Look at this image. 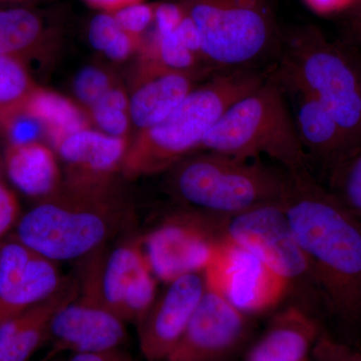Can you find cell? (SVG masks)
<instances>
[{"instance_id": "obj_2", "label": "cell", "mask_w": 361, "mask_h": 361, "mask_svg": "<svg viewBox=\"0 0 361 361\" xmlns=\"http://www.w3.org/2000/svg\"><path fill=\"white\" fill-rule=\"evenodd\" d=\"M135 208L115 178L63 176L61 187L18 221L16 238L56 262L78 261L135 224Z\"/></svg>"}, {"instance_id": "obj_36", "label": "cell", "mask_w": 361, "mask_h": 361, "mask_svg": "<svg viewBox=\"0 0 361 361\" xmlns=\"http://www.w3.org/2000/svg\"><path fill=\"white\" fill-rule=\"evenodd\" d=\"M68 361H133L132 356L122 348L103 353H78L73 355Z\"/></svg>"}, {"instance_id": "obj_12", "label": "cell", "mask_w": 361, "mask_h": 361, "mask_svg": "<svg viewBox=\"0 0 361 361\" xmlns=\"http://www.w3.org/2000/svg\"><path fill=\"white\" fill-rule=\"evenodd\" d=\"M204 271L209 287L253 317L272 310L287 297L286 287L279 278L254 254L227 238Z\"/></svg>"}, {"instance_id": "obj_29", "label": "cell", "mask_w": 361, "mask_h": 361, "mask_svg": "<svg viewBox=\"0 0 361 361\" xmlns=\"http://www.w3.org/2000/svg\"><path fill=\"white\" fill-rule=\"evenodd\" d=\"M310 361H361V350L323 329Z\"/></svg>"}, {"instance_id": "obj_39", "label": "cell", "mask_w": 361, "mask_h": 361, "mask_svg": "<svg viewBox=\"0 0 361 361\" xmlns=\"http://www.w3.org/2000/svg\"><path fill=\"white\" fill-rule=\"evenodd\" d=\"M39 0H0V8L8 7H30Z\"/></svg>"}, {"instance_id": "obj_23", "label": "cell", "mask_w": 361, "mask_h": 361, "mask_svg": "<svg viewBox=\"0 0 361 361\" xmlns=\"http://www.w3.org/2000/svg\"><path fill=\"white\" fill-rule=\"evenodd\" d=\"M25 111L42 123L54 149L68 135L90 128L89 116L80 104L44 87H35Z\"/></svg>"}, {"instance_id": "obj_14", "label": "cell", "mask_w": 361, "mask_h": 361, "mask_svg": "<svg viewBox=\"0 0 361 361\" xmlns=\"http://www.w3.org/2000/svg\"><path fill=\"white\" fill-rule=\"evenodd\" d=\"M66 276L58 262L21 243L2 242L0 248V324L58 290Z\"/></svg>"}, {"instance_id": "obj_43", "label": "cell", "mask_w": 361, "mask_h": 361, "mask_svg": "<svg viewBox=\"0 0 361 361\" xmlns=\"http://www.w3.org/2000/svg\"><path fill=\"white\" fill-rule=\"evenodd\" d=\"M357 39H360V42H361V28H360V30H358Z\"/></svg>"}, {"instance_id": "obj_44", "label": "cell", "mask_w": 361, "mask_h": 361, "mask_svg": "<svg viewBox=\"0 0 361 361\" xmlns=\"http://www.w3.org/2000/svg\"><path fill=\"white\" fill-rule=\"evenodd\" d=\"M0 173H1V165H0Z\"/></svg>"}, {"instance_id": "obj_6", "label": "cell", "mask_w": 361, "mask_h": 361, "mask_svg": "<svg viewBox=\"0 0 361 361\" xmlns=\"http://www.w3.org/2000/svg\"><path fill=\"white\" fill-rule=\"evenodd\" d=\"M200 33L207 66L216 73L263 70L276 63L283 37L274 0H178Z\"/></svg>"}, {"instance_id": "obj_5", "label": "cell", "mask_w": 361, "mask_h": 361, "mask_svg": "<svg viewBox=\"0 0 361 361\" xmlns=\"http://www.w3.org/2000/svg\"><path fill=\"white\" fill-rule=\"evenodd\" d=\"M273 73L310 92L338 123L353 149H361V68L355 52L304 27L283 37Z\"/></svg>"}, {"instance_id": "obj_16", "label": "cell", "mask_w": 361, "mask_h": 361, "mask_svg": "<svg viewBox=\"0 0 361 361\" xmlns=\"http://www.w3.org/2000/svg\"><path fill=\"white\" fill-rule=\"evenodd\" d=\"M210 77L171 70L152 59L140 58L130 94L132 123L139 130L154 127Z\"/></svg>"}, {"instance_id": "obj_27", "label": "cell", "mask_w": 361, "mask_h": 361, "mask_svg": "<svg viewBox=\"0 0 361 361\" xmlns=\"http://www.w3.org/2000/svg\"><path fill=\"white\" fill-rule=\"evenodd\" d=\"M118 82H120L110 68L104 66H87L75 78L73 92L78 104L87 111Z\"/></svg>"}, {"instance_id": "obj_31", "label": "cell", "mask_w": 361, "mask_h": 361, "mask_svg": "<svg viewBox=\"0 0 361 361\" xmlns=\"http://www.w3.org/2000/svg\"><path fill=\"white\" fill-rule=\"evenodd\" d=\"M122 30L113 13L101 11L90 21L87 39L97 51L104 54Z\"/></svg>"}, {"instance_id": "obj_21", "label": "cell", "mask_w": 361, "mask_h": 361, "mask_svg": "<svg viewBox=\"0 0 361 361\" xmlns=\"http://www.w3.org/2000/svg\"><path fill=\"white\" fill-rule=\"evenodd\" d=\"M58 26L32 7L0 8V56L26 61L51 54L59 42Z\"/></svg>"}, {"instance_id": "obj_35", "label": "cell", "mask_w": 361, "mask_h": 361, "mask_svg": "<svg viewBox=\"0 0 361 361\" xmlns=\"http://www.w3.org/2000/svg\"><path fill=\"white\" fill-rule=\"evenodd\" d=\"M176 33H177L183 44H184L190 51L193 52L195 56L200 59L207 66L205 59H204L203 56V49H202L200 33H199L197 26L195 25L194 21L189 18V16H188L186 13H185L184 18H183L182 21H180L179 26H178ZM211 70H212V68H211Z\"/></svg>"}, {"instance_id": "obj_19", "label": "cell", "mask_w": 361, "mask_h": 361, "mask_svg": "<svg viewBox=\"0 0 361 361\" xmlns=\"http://www.w3.org/2000/svg\"><path fill=\"white\" fill-rule=\"evenodd\" d=\"M80 294L75 276L51 296L0 324V361H28L49 336V324L61 307Z\"/></svg>"}, {"instance_id": "obj_30", "label": "cell", "mask_w": 361, "mask_h": 361, "mask_svg": "<svg viewBox=\"0 0 361 361\" xmlns=\"http://www.w3.org/2000/svg\"><path fill=\"white\" fill-rule=\"evenodd\" d=\"M116 21L123 32L144 37V33L155 21V4H130L114 11Z\"/></svg>"}, {"instance_id": "obj_40", "label": "cell", "mask_w": 361, "mask_h": 361, "mask_svg": "<svg viewBox=\"0 0 361 361\" xmlns=\"http://www.w3.org/2000/svg\"><path fill=\"white\" fill-rule=\"evenodd\" d=\"M351 8L355 9V18L356 25H357L358 30L361 28V0H355L353 2V6H350Z\"/></svg>"}, {"instance_id": "obj_20", "label": "cell", "mask_w": 361, "mask_h": 361, "mask_svg": "<svg viewBox=\"0 0 361 361\" xmlns=\"http://www.w3.org/2000/svg\"><path fill=\"white\" fill-rule=\"evenodd\" d=\"M129 146L127 137L87 128L68 135L54 149L66 165L65 176L99 180L115 178L122 170Z\"/></svg>"}, {"instance_id": "obj_25", "label": "cell", "mask_w": 361, "mask_h": 361, "mask_svg": "<svg viewBox=\"0 0 361 361\" xmlns=\"http://www.w3.org/2000/svg\"><path fill=\"white\" fill-rule=\"evenodd\" d=\"M90 125L111 137H127L132 118L130 115V94L118 82L94 106L87 111Z\"/></svg>"}, {"instance_id": "obj_10", "label": "cell", "mask_w": 361, "mask_h": 361, "mask_svg": "<svg viewBox=\"0 0 361 361\" xmlns=\"http://www.w3.org/2000/svg\"><path fill=\"white\" fill-rule=\"evenodd\" d=\"M226 218L188 206L169 215L141 238L154 276L168 283L187 273L205 270L226 239Z\"/></svg>"}, {"instance_id": "obj_1", "label": "cell", "mask_w": 361, "mask_h": 361, "mask_svg": "<svg viewBox=\"0 0 361 361\" xmlns=\"http://www.w3.org/2000/svg\"><path fill=\"white\" fill-rule=\"evenodd\" d=\"M283 209L314 275L325 315L344 334L361 330V221L322 186L310 169L287 171Z\"/></svg>"}, {"instance_id": "obj_7", "label": "cell", "mask_w": 361, "mask_h": 361, "mask_svg": "<svg viewBox=\"0 0 361 361\" xmlns=\"http://www.w3.org/2000/svg\"><path fill=\"white\" fill-rule=\"evenodd\" d=\"M198 151L237 158L265 155L286 171L308 167L283 89L271 68L264 82L235 102L202 141Z\"/></svg>"}, {"instance_id": "obj_15", "label": "cell", "mask_w": 361, "mask_h": 361, "mask_svg": "<svg viewBox=\"0 0 361 361\" xmlns=\"http://www.w3.org/2000/svg\"><path fill=\"white\" fill-rule=\"evenodd\" d=\"M47 339L54 355L103 353L121 348L127 329L118 316L78 295L54 315Z\"/></svg>"}, {"instance_id": "obj_13", "label": "cell", "mask_w": 361, "mask_h": 361, "mask_svg": "<svg viewBox=\"0 0 361 361\" xmlns=\"http://www.w3.org/2000/svg\"><path fill=\"white\" fill-rule=\"evenodd\" d=\"M207 290L205 271L166 283L137 323L140 349L147 361H163L184 334Z\"/></svg>"}, {"instance_id": "obj_24", "label": "cell", "mask_w": 361, "mask_h": 361, "mask_svg": "<svg viewBox=\"0 0 361 361\" xmlns=\"http://www.w3.org/2000/svg\"><path fill=\"white\" fill-rule=\"evenodd\" d=\"M37 87L26 63L18 59L0 56V122L23 110Z\"/></svg>"}, {"instance_id": "obj_38", "label": "cell", "mask_w": 361, "mask_h": 361, "mask_svg": "<svg viewBox=\"0 0 361 361\" xmlns=\"http://www.w3.org/2000/svg\"><path fill=\"white\" fill-rule=\"evenodd\" d=\"M92 8L106 13H114L130 4H141L144 0H85Z\"/></svg>"}, {"instance_id": "obj_9", "label": "cell", "mask_w": 361, "mask_h": 361, "mask_svg": "<svg viewBox=\"0 0 361 361\" xmlns=\"http://www.w3.org/2000/svg\"><path fill=\"white\" fill-rule=\"evenodd\" d=\"M75 262L78 295L126 323L137 324L158 294L141 238L106 244Z\"/></svg>"}, {"instance_id": "obj_8", "label": "cell", "mask_w": 361, "mask_h": 361, "mask_svg": "<svg viewBox=\"0 0 361 361\" xmlns=\"http://www.w3.org/2000/svg\"><path fill=\"white\" fill-rule=\"evenodd\" d=\"M226 238L251 252L286 287L290 303L322 318L324 303L310 263L292 232L283 203L226 218Z\"/></svg>"}, {"instance_id": "obj_18", "label": "cell", "mask_w": 361, "mask_h": 361, "mask_svg": "<svg viewBox=\"0 0 361 361\" xmlns=\"http://www.w3.org/2000/svg\"><path fill=\"white\" fill-rule=\"evenodd\" d=\"M322 329L319 318L290 303L273 315L241 361H310Z\"/></svg>"}, {"instance_id": "obj_42", "label": "cell", "mask_w": 361, "mask_h": 361, "mask_svg": "<svg viewBox=\"0 0 361 361\" xmlns=\"http://www.w3.org/2000/svg\"><path fill=\"white\" fill-rule=\"evenodd\" d=\"M355 56L356 58V61H357L358 65H360L361 68V54H355Z\"/></svg>"}, {"instance_id": "obj_11", "label": "cell", "mask_w": 361, "mask_h": 361, "mask_svg": "<svg viewBox=\"0 0 361 361\" xmlns=\"http://www.w3.org/2000/svg\"><path fill=\"white\" fill-rule=\"evenodd\" d=\"M254 327L253 316L207 285L184 334L163 361H233L248 345Z\"/></svg>"}, {"instance_id": "obj_37", "label": "cell", "mask_w": 361, "mask_h": 361, "mask_svg": "<svg viewBox=\"0 0 361 361\" xmlns=\"http://www.w3.org/2000/svg\"><path fill=\"white\" fill-rule=\"evenodd\" d=\"M305 4L316 13H334L353 6L355 0H304Z\"/></svg>"}, {"instance_id": "obj_34", "label": "cell", "mask_w": 361, "mask_h": 361, "mask_svg": "<svg viewBox=\"0 0 361 361\" xmlns=\"http://www.w3.org/2000/svg\"><path fill=\"white\" fill-rule=\"evenodd\" d=\"M184 9L178 2H161L155 4V32H174L184 18Z\"/></svg>"}, {"instance_id": "obj_26", "label": "cell", "mask_w": 361, "mask_h": 361, "mask_svg": "<svg viewBox=\"0 0 361 361\" xmlns=\"http://www.w3.org/2000/svg\"><path fill=\"white\" fill-rule=\"evenodd\" d=\"M327 189L349 213L361 221V149L332 169Z\"/></svg>"}, {"instance_id": "obj_32", "label": "cell", "mask_w": 361, "mask_h": 361, "mask_svg": "<svg viewBox=\"0 0 361 361\" xmlns=\"http://www.w3.org/2000/svg\"><path fill=\"white\" fill-rule=\"evenodd\" d=\"M20 216V206L16 194L0 182V237L18 225Z\"/></svg>"}, {"instance_id": "obj_33", "label": "cell", "mask_w": 361, "mask_h": 361, "mask_svg": "<svg viewBox=\"0 0 361 361\" xmlns=\"http://www.w3.org/2000/svg\"><path fill=\"white\" fill-rule=\"evenodd\" d=\"M144 39V37H135L122 30L104 52V56L115 63H122L141 51Z\"/></svg>"}, {"instance_id": "obj_17", "label": "cell", "mask_w": 361, "mask_h": 361, "mask_svg": "<svg viewBox=\"0 0 361 361\" xmlns=\"http://www.w3.org/2000/svg\"><path fill=\"white\" fill-rule=\"evenodd\" d=\"M277 80L290 106L297 135L308 163L315 161L329 173L355 154L338 123L314 97L296 85Z\"/></svg>"}, {"instance_id": "obj_3", "label": "cell", "mask_w": 361, "mask_h": 361, "mask_svg": "<svg viewBox=\"0 0 361 361\" xmlns=\"http://www.w3.org/2000/svg\"><path fill=\"white\" fill-rule=\"evenodd\" d=\"M270 71H220L202 82L172 113L130 144L121 172L126 178L165 173L198 151L202 141L235 102L264 82Z\"/></svg>"}, {"instance_id": "obj_22", "label": "cell", "mask_w": 361, "mask_h": 361, "mask_svg": "<svg viewBox=\"0 0 361 361\" xmlns=\"http://www.w3.org/2000/svg\"><path fill=\"white\" fill-rule=\"evenodd\" d=\"M4 161L14 186L37 200L56 192L63 183L56 153L39 141L7 147Z\"/></svg>"}, {"instance_id": "obj_28", "label": "cell", "mask_w": 361, "mask_h": 361, "mask_svg": "<svg viewBox=\"0 0 361 361\" xmlns=\"http://www.w3.org/2000/svg\"><path fill=\"white\" fill-rule=\"evenodd\" d=\"M0 130L6 135L8 146L37 142L44 135L42 123L26 113L25 108L4 118L0 122Z\"/></svg>"}, {"instance_id": "obj_4", "label": "cell", "mask_w": 361, "mask_h": 361, "mask_svg": "<svg viewBox=\"0 0 361 361\" xmlns=\"http://www.w3.org/2000/svg\"><path fill=\"white\" fill-rule=\"evenodd\" d=\"M165 174L166 191L176 201L223 217L283 203L289 185L284 169L212 151L194 152Z\"/></svg>"}, {"instance_id": "obj_41", "label": "cell", "mask_w": 361, "mask_h": 361, "mask_svg": "<svg viewBox=\"0 0 361 361\" xmlns=\"http://www.w3.org/2000/svg\"><path fill=\"white\" fill-rule=\"evenodd\" d=\"M59 355H54V353H49V355L39 361H59Z\"/></svg>"}]
</instances>
